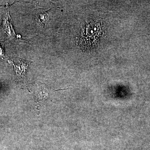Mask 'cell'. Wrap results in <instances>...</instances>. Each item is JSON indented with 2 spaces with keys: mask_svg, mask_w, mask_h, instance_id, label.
I'll use <instances>...</instances> for the list:
<instances>
[{
  "mask_svg": "<svg viewBox=\"0 0 150 150\" xmlns=\"http://www.w3.org/2000/svg\"><path fill=\"white\" fill-rule=\"evenodd\" d=\"M30 64V62H28V61L22 60L21 63L18 65L19 66H17V67L16 66L17 74L18 75L19 77L21 80L22 81L24 80L25 73Z\"/></svg>",
  "mask_w": 150,
  "mask_h": 150,
  "instance_id": "3",
  "label": "cell"
},
{
  "mask_svg": "<svg viewBox=\"0 0 150 150\" xmlns=\"http://www.w3.org/2000/svg\"><path fill=\"white\" fill-rule=\"evenodd\" d=\"M103 33L101 23L98 21L86 22L78 38L79 46L83 49H89L96 44Z\"/></svg>",
  "mask_w": 150,
  "mask_h": 150,
  "instance_id": "1",
  "label": "cell"
},
{
  "mask_svg": "<svg viewBox=\"0 0 150 150\" xmlns=\"http://www.w3.org/2000/svg\"><path fill=\"white\" fill-rule=\"evenodd\" d=\"M36 20L40 27L44 28L46 26L49 19V16L46 11L43 9H39L36 13Z\"/></svg>",
  "mask_w": 150,
  "mask_h": 150,
  "instance_id": "2",
  "label": "cell"
}]
</instances>
